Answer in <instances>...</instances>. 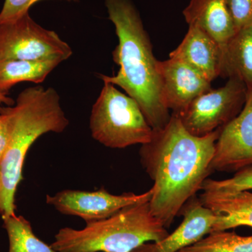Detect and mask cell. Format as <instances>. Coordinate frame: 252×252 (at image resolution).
<instances>
[{
  "instance_id": "8",
  "label": "cell",
  "mask_w": 252,
  "mask_h": 252,
  "mask_svg": "<svg viewBox=\"0 0 252 252\" xmlns=\"http://www.w3.org/2000/svg\"><path fill=\"white\" fill-rule=\"evenodd\" d=\"M152 189L143 193L111 194L104 189L94 191L61 190L54 195H46V203L61 214L80 217L86 223L104 220L126 207L148 203Z\"/></svg>"
},
{
  "instance_id": "12",
  "label": "cell",
  "mask_w": 252,
  "mask_h": 252,
  "mask_svg": "<svg viewBox=\"0 0 252 252\" xmlns=\"http://www.w3.org/2000/svg\"><path fill=\"white\" fill-rule=\"evenodd\" d=\"M170 58L187 63L211 82L221 75L223 49L197 26H189L185 38L170 53Z\"/></svg>"
},
{
  "instance_id": "24",
  "label": "cell",
  "mask_w": 252,
  "mask_h": 252,
  "mask_svg": "<svg viewBox=\"0 0 252 252\" xmlns=\"http://www.w3.org/2000/svg\"><path fill=\"white\" fill-rule=\"evenodd\" d=\"M0 185H1V172H0Z\"/></svg>"
},
{
  "instance_id": "23",
  "label": "cell",
  "mask_w": 252,
  "mask_h": 252,
  "mask_svg": "<svg viewBox=\"0 0 252 252\" xmlns=\"http://www.w3.org/2000/svg\"><path fill=\"white\" fill-rule=\"evenodd\" d=\"M4 104L6 106H12L14 104V101L8 97L7 94L0 93V104Z\"/></svg>"
},
{
  "instance_id": "5",
  "label": "cell",
  "mask_w": 252,
  "mask_h": 252,
  "mask_svg": "<svg viewBox=\"0 0 252 252\" xmlns=\"http://www.w3.org/2000/svg\"><path fill=\"white\" fill-rule=\"evenodd\" d=\"M90 129L94 140L112 149L147 143L154 132L135 99L109 83L93 106Z\"/></svg>"
},
{
  "instance_id": "10",
  "label": "cell",
  "mask_w": 252,
  "mask_h": 252,
  "mask_svg": "<svg viewBox=\"0 0 252 252\" xmlns=\"http://www.w3.org/2000/svg\"><path fill=\"white\" fill-rule=\"evenodd\" d=\"M162 96L165 106L178 114L195 97L212 89L211 81L180 60L158 61Z\"/></svg>"
},
{
  "instance_id": "20",
  "label": "cell",
  "mask_w": 252,
  "mask_h": 252,
  "mask_svg": "<svg viewBox=\"0 0 252 252\" xmlns=\"http://www.w3.org/2000/svg\"><path fill=\"white\" fill-rule=\"evenodd\" d=\"M41 0H5L2 9L0 12V23L11 21L21 15L29 12L30 8ZM75 1L79 0H64Z\"/></svg>"
},
{
  "instance_id": "3",
  "label": "cell",
  "mask_w": 252,
  "mask_h": 252,
  "mask_svg": "<svg viewBox=\"0 0 252 252\" xmlns=\"http://www.w3.org/2000/svg\"><path fill=\"white\" fill-rule=\"evenodd\" d=\"M7 124L8 142L0 161V216L16 215L15 197L23 180L25 159L39 137L48 132L61 133L69 122L54 88H27L18 94L14 106L0 107Z\"/></svg>"
},
{
  "instance_id": "2",
  "label": "cell",
  "mask_w": 252,
  "mask_h": 252,
  "mask_svg": "<svg viewBox=\"0 0 252 252\" xmlns=\"http://www.w3.org/2000/svg\"><path fill=\"white\" fill-rule=\"evenodd\" d=\"M105 6L119 39L112 57L119 69L116 75L99 77L135 99L152 129L160 130L171 114L162 96L159 61L140 15L131 0H105Z\"/></svg>"
},
{
  "instance_id": "15",
  "label": "cell",
  "mask_w": 252,
  "mask_h": 252,
  "mask_svg": "<svg viewBox=\"0 0 252 252\" xmlns=\"http://www.w3.org/2000/svg\"><path fill=\"white\" fill-rule=\"evenodd\" d=\"M220 77H236L252 90V22L237 30L223 50Z\"/></svg>"
},
{
  "instance_id": "11",
  "label": "cell",
  "mask_w": 252,
  "mask_h": 252,
  "mask_svg": "<svg viewBox=\"0 0 252 252\" xmlns=\"http://www.w3.org/2000/svg\"><path fill=\"white\" fill-rule=\"evenodd\" d=\"M189 202L182 209L183 220L173 233L160 241L143 244L132 252H180L212 233L217 214L200 199L191 198Z\"/></svg>"
},
{
  "instance_id": "18",
  "label": "cell",
  "mask_w": 252,
  "mask_h": 252,
  "mask_svg": "<svg viewBox=\"0 0 252 252\" xmlns=\"http://www.w3.org/2000/svg\"><path fill=\"white\" fill-rule=\"evenodd\" d=\"M180 252H252V235L242 236L235 232H212Z\"/></svg>"
},
{
  "instance_id": "22",
  "label": "cell",
  "mask_w": 252,
  "mask_h": 252,
  "mask_svg": "<svg viewBox=\"0 0 252 252\" xmlns=\"http://www.w3.org/2000/svg\"><path fill=\"white\" fill-rule=\"evenodd\" d=\"M8 142V129L6 119L0 114V161L2 158Z\"/></svg>"
},
{
  "instance_id": "9",
  "label": "cell",
  "mask_w": 252,
  "mask_h": 252,
  "mask_svg": "<svg viewBox=\"0 0 252 252\" xmlns=\"http://www.w3.org/2000/svg\"><path fill=\"white\" fill-rule=\"evenodd\" d=\"M252 166V90L240 114L222 127L215 145L212 170L238 172Z\"/></svg>"
},
{
  "instance_id": "7",
  "label": "cell",
  "mask_w": 252,
  "mask_h": 252,
  "mask_svg": "<svg viewBox=\"0 0 252 252\" xmlns=\"http://www.w3.org/2000/svg\"><path fill=\"white\" fill-rule=\"evenodd\" d=\"M248 94L243 81L230 77L225 86L200 94L176 114L190 134L203 137L234 119L243 109Z\"/></svg>"
},
{
  "instance_id": "6",
  "label": "cell",
  "mask_w": 252,
  "mask_h": 252,
  "mask_svg": "<svg viewBox=\"0 0 252 252\" xmlns=\"http://www.w3.org/2000/svg\"><path fill=\"white\" fill-rule=\"evenodd\" d=\"M72 48L56 32L45 29L29 12L0 23V61H67Z\"/></svg>"
},
{
  "instance_id": "16",
  "label": "cell",
  "mask_w": 252,
  "mask_h": 252,
  "mask_svg": "<svg viewBox=\"0 0 252 252\" xmlns=\"http://www.w3.org/2000/svg\"><path fill=\"white\" fill-rule=\"evenodd\" d=\"M61 63L59 61H0V93L8 94L13 86L23 81L41 84Z\"/></svg>"
},
{
  "instance_id": "1",
  "label": "cell",
  "mask_w": 252,
  "mask_h": 252,
  "mask_svg": "<svg viewBox=\"0 0 252 252\" xmlns=\"http://www.w3.org/2000/svg\"><path fill=\"white\" fill-rule=\"evenodd\" d=\"M221 129L198 137L187 131L178 116L172 113L167 125L154 130L150 141L141 145V162L154 181L149 207L165 228H170L211 173Z\"/></svg>"
},
{
  "instance_id": "4",
  "label": "cell",
  "mask_w": 252,
  "mask_h": 252,
  "mask_svg": "<svg viewBox=\"0 0 252 252\" xmlns=\"http://www.w3.org/2000/svg\"><path fill=\"white\" fill-rule=\"evenodd\" d=\"M167 229L152 215L148 202L86 223L83 229L61 228L51 246L58 252H132L143 244L165 238Z\"/></svg>"
},
{
  "instance_id": "19",
  "label": "cell",
  "mask_w": 252,
  "mask_h": 252,
  "mask_svg": "<svg viewBox=\"0 0 252 252\" xmlns=\"http://www.w3.org/2000/svg\"><path fill=\"white\" fill-rule=\"evenodd\" d=\"M203 192L217 193H233L252 190V166L236 172L231 178L223 180L207 179L203 182Z\"/></svg>"
},
{
  "instance_id": "17",
  "label": "cell",
  "mask_w": 252,
  "mask_h": 252,
  "mask_svg": "<svg viewBox=\"0 0 252 252\" xmlns=\"http://www.w3.org/2000/svg\"><path fill=\"white\" fill-rule=\"evenodd\" d=\"M2 220L9 238L8 252H58L34 235L31 223L23 216L11 215Z\"/></svg>"
},
{
  "instance_id": "21",
  "label": "cell",
  "mask_w": 252,
  "mask_h": 252,
  "mask_svg": "<svg viewBox=\"0 0 252 252\" xmlns=\"http://www.w3.org/2000/svg\"><path fill=\"white\" fill-rule=\"evenodd\" d=\"M236 30L252 22V0H227Z\"/></svg>"
},
{
  "instance_id": "13",
  "label": "cell",
  "mask_w": 252,
  "mask_h": 252,
  "mask_svg": "<svg viewBox=\"0 0 252 252\" xmlns=\"http://www.w3.org/2000/svg\"><path fill=\"white\" fill-rule=\"evenodd\" d=\"M183 15L189 26L203 30L224 50L236 32L227 0H189Z\"/></svg>"
},
{
  "instance_id": "14",
  "label": "cell",
  "mask_w": 252,
  "mask_h": 252,
  "mask_svg": "<svg viewBox=\"0 0 252 252\" xmlns=\"http://www.w3.org/2000/svg\"><path fill=\"white\" fill-rule=\"evenodd\" d=\"M201 203L217 214L212 232L223 231L239 226L252 228V192L233 193L203 192Z\"/></svg>"
}]
</instances>
